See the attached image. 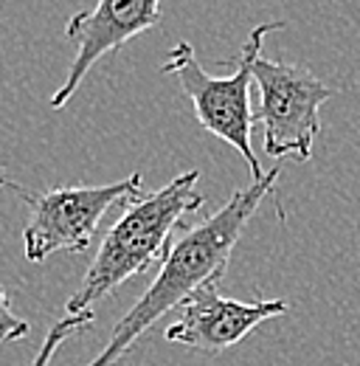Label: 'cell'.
I'll use <instances>...</instances> for the list:
<instances>
[{"mask_svg": "<svg viewBox=\"0 0 360 366\" xmlns=\"http://www.w3.org/2000/svg\"><path fill=\"white\" fill-rule=\"evenodd\" d=\"M279 175H281V167L270 169L265 172V178L251 181L245 189L234 192L211 217L183 229L178 242H169V251L161 259V268L152 285L116 321L107 344L88 366H113L130 352V347L155 321L164 319L169 310H175L191 290L209 282H220L228 271V259L242 231L259 212L262 200L270 197Z\"/></svg>", "mask_w": 360, "mask_h": 366, "instance_id": "obj_1", "label": "cell"}, {"mask_svg": "<svg viewBox=\"0 0 360 366\" xmlns=\"http://www.w3.org/2000/svg\"><path fill=\"white\" fill-rule=\"evenodd\" d=\"M197 181L200 169H189L155 192H141L124 206L119 220L104 234L76 293L68 299V316L90 310L127 279L146 274L166 257L172 231L186 229L183 217L194 214L203 206Z\"/></svg>", "mask_w": 360, "mask_h": 366, "instance_id": "obj_2", "label": "cell"}, {"mask_svg": "<svg viewBox=\"0 0 360 366\" xmlns=\"http://www.w3.org/2000/svg\"><path fill=\"white\" fill-rule=\"evenodd\" d=\"M287 23L284 20H268L251 29L245 46L239 51L236 68L228 76H211L200 68L191 43L180 40L178 46L169 51L166 62H161L164 74H175L183 93L194 104V116L203 130L211 136L223 138L231 144L248 164L251 181L265 178V169L259 158L254 155L251 147V133H254V107H251V85H254V65L262 56L265 37L273 31H281Z\"/></svg>", "mask_w": 360, "mask_h": 366, "instance_id": "obj_3", "label": "cell"}, {"mask_svg": "<svg viewBox=\"0 0 360 366\" xmlns=\"http://www.w3.org/2000/svg\"><path fill=\"white\" fill-rule=\"evenodd\" d=\"M141 172L127 175L124 181L104 186H59L48 192H29L17 186V194L29 203L31 217L23 229V254L31 265L45 262L56 251L79 254L90 245L104 214L116 206H127L141 194Z\"/></svg>", "mask_w": 360, "mask_h": 366, "instance_id": "obj_4", "label": "cell"}, {"mask_svg": "<svg viewBox=\"0 0 360 366\" xmlns=\"http://www.w3.org/2000/svg\"><path fill=\"white\" fill-rule=\"evenodd\" d=\"M254 82L259 88L254 124H262L265 152L273 161H310L315 136L321 130V104L338 96V88L321 82L304 65L265 56H259L254 65Z\"/></svg>", "mask_w": 360, "mask_h": 366, "instance_id": "obj_5", "label": "cell"}, {"mask_svg": "<svg viewBox=\"0 0 360 366\" xmlns=\"http://www.w3.org/2000/svg\"><path fill=\"white\" fill-rule=\"evenodd\" d=\"M220 282L200 285L191 290L178 307V319L166 327V341L183 344L194 352L220 355L248 338L259 324L284 316L290 305L284 299H256L236 302L225 299L217 287Z\"/></svg>", "mask_w": 360, "mask_h": 366, "instance_id": "obj_6", "label": "cell"}, {"mask_svg": "<svg viewBox=\"0 0 360 366\" xmlns=\"http://www.w3.org/2000/svg\"><path fill=\"white\" fill-rule=\"evenodd\" d=\"M161 23V0H96L88 11H76L65 23V37L76 46L74 62L68 68L65 82L51 96V107L62 110L79 85L85 82L90 68L133 37Z\"/></svg>", "mask_w": 360, "mask_h": 366, "instance_id": "obj_7", "label": "cell"}, {"mask_svg": "<svg viewBox=\"0 0 360 366\" xmlns=\"http://www.w3.org/2000/svg\"><path fill=\"white\" fill-rule=\"evenodd\" d=\"M96 321L93 316V310H85V313H76V316H62V319L56 321L48 332H45V341L40 344V350H37V355H34V361L29 366H51L54 364V355H56V350L71 338V335H76V332H85L90 324Z\"/></svg>", "mask_w": 360, "mask_h": 366, "instance_id": "obj_8", "label": "cell"}, {"mask_svg": "<svg viewBox=\"0 0 360 366\" xmlns=\"http://www.w3.org/2000/svg\"><path fill=\"white\" fill-rule=\"evenodd\" d=\"M29 321H23L20 316H14L11 310V302H9V293L6 287L0 285V344H9V341H20L29 335Z\"/></svg>", "mask_w": 360, "mask_h": 366, "instance_id": "obj_9", "label": "cell"}, {"mask_svg": "<svg viewBox=\"0 0 360 366\" xmlns=\"http://www.w3.org/2000/svg\"><path fill=\"white\" fill-rule=\"evenodd\" d=\"M0 189H11V192H14V189H17V183H11L3 172H0Z\"/></svg>", "mask_w": 360, "mask_h": 366, "instance_id": "obj_10", "label": "cell"}]
</instances>
